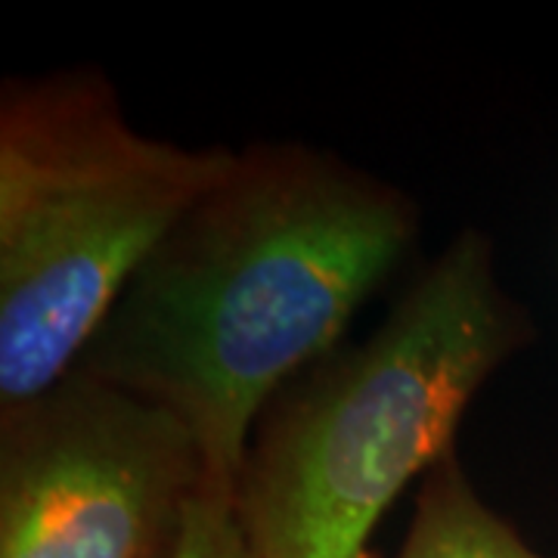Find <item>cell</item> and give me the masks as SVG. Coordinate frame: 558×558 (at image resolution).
I'll return each mask as SVG.
<instances>
[{
	"label": "cell",
	"instance_id": "obj_3",
	"mask_svg": "<svg viewBox=\"0 0 558 558\" xmlns=\"http://www.w3.org/2000/svg\"><path fill=\"white\" fill-rule=\"evenodd\" d=\"M233 149L140 134L94 69L0 90V410L65 379Z\"/></svg>",
	"mask_w": 558,
	"mask_h": 558
},
{
	"label": "cell",
	"instance_id": "obj_2",
	"mask_svg": "<svg viewBox=\"0 0 558 558\" xmlns=\"http://www.w3.org/2000/svg\"><path fill=\"white\" fill-rule=\"evenodd\" d=\"M531 339L487 233H457L369 339L264 410L233 484L252 558H366L400 490L457 450L469 403Z\"/></svg>",
	"mask_w": 558,
	"mask_h": 558
},
{
	"label": "cell",
	"instance_id": "obj_5",
	"mask_svg": "<svg viewBox=\"0 0 558 558\" xmlns=\"http://www.w3.org/2000/svg\"><path fill=\"white\" fill-rule=\"evenodd\" d=\"M395 558H546L472 487L457 450L422 478Z\"/></svg>",
	"mask_w": 558,
	"mask_h": 558
},
{
	"label": "cell",
	"instance_id": "obj_1",
	"mask_svg": "<svg viewBox=\"0 0 558 558\" xmlns=\"http://www.w3.org/2000/svg\"><path fill=\"white\" fill-rule=\"evenodd\" d=\"M418 236L400 186L301 140L233 159L140 264L75 363L196 438L208 490L233 499L252 432L326 360Z\"/></svg>",
	"mask_w": 558,
	"mask_h": 558
},
{
	"label": "cell",
	"instance_id": "obj_6",
	"mask_svg": "<svg viewBox=\"0 0 558 558\" xmlns=\"http://www.w3.org/2000/svg\"><path fill=\"white\" fill-rule=\"evenodd\" d=\"M174 558H252L233 512V499L202 490L186 519Z\"/></svg>",
	"mask_w": 558,
	"mask_h": 558
},
{
	"label": "cell",
	"instance_id": "obj_4",
	"mask_svg": "<svg viewBox=\"0 0 558 558\" xmlns=\"http://www.w3.org/2000/svg\"><path fill=\"white\" fill-rule=\"evenodd\" d=\"M202 490L178 418L78 369L0 410V558H174Z\"/></svg>",
	"mask_w": 558,
	"mask_h": 558
}]
</instances>
